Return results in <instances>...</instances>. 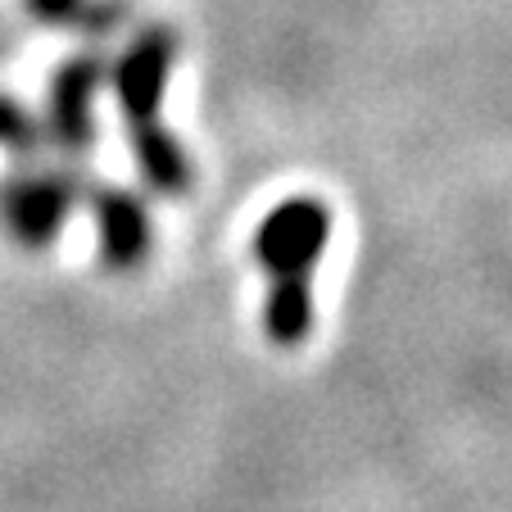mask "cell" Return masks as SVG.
I'll list each match as a JSON object with an SVG mask.
<instances>
[{
	"label": "cell",
	"mask_w": 512,
	"mask_h": 512,
	"mask_svg": "<svg viewBox=\"0 0 512 512\" xmlns=\"http://www.w3.org/2000/svg\"><path fill=\"white\" fill-rule=\"evenodd\" d=\"M109 78V64L96 50H78L55 68L46 96V141L64 155H87L96 145V96Z\"/></svg>",
	"instance_id": "277c9868"
},
{
	"label": "cell",
	"mask_w": 512,
	"mask_h": 512,
	"mask_svg": "<svg viewBox=\"0 0 512 512\" xmlns=\"http://www.w3.org/2000/svg\"><path fill=\"white\" fill-rule=\"evenodd\" d=\"M32 19L46 28H68V32H114L123 10L118 5H96V0H23Z\"/></svg>",
	"instance_id": "8992f818"
},
{
	"label": "cell",
	"mask_w": 512,
	"mask_h": 512,
	"mask_svg": "<svg viewBox=\"0 0 512 512\" xmlns=\"http://www.w3.org/2000/svg\"><path fill=\"white\" fill-rule=\"evenodd\" d=\"M82 186L68 168H23L0 182V223L23 250H50L64 232Z\"/></svg>",
	"instance_id": "3957f363"
},
{
	"label": "cell",
	"mask_w": 512,
	"mask_h": 512,
	"mask_svg": "<svg viewBox=\"0 0 512 512\" xmlns=\"http://www.w3.org/2000/svg\"><path fill=\"white\" fill-rule=\"evenodd\" d=\"M177 64V37L164 23H145L127 50L109 64L118 109L127 123L136 168L155 195H186L195 182V168L186 145L164 127V91Z\"/></svg>",
	"instance_id": "7a4b0ae2"
},
{
	"label": "cell",
	"mask_w": 512,
	"mask_h": 512,
	"mask_svg": "<svg viewBox=\"0 0 512 512\" xmlns=\"http://www.w3.org/2000/svg\"><path fill=\"white\" fill-rule=\"evenodd\" d=\"M331 245V204L318 195H290L254 227V259L268 272L263 336L277 349H295L313 331V268Z\"/></svg>",
	"instance_id": "6da1fadb"
},
{
	"label": "cell",
	"mask_w": 512,
	"mask_h": 512,
	"mask_svg": "<svg viewBox=\"0 0 512 512\" xmlns=\"http://www.w3.org/2000/svg\"><path fill=\"white\" fill-rule=\"evenodd\" d=\"M41 145H46V127L14 96H0V150H10V155H19V159H32V155H41Z\"/></svg>",
	"instance_id": "52a82bcc"
},
{
	"label": "cell",
	"mask_w": 512,
	"mask_h": 512,
	"mask_svg": "<svg viewBox=\"0 0 512 512\" xmlns=\"http://www.w3.org/2000/svg\"><path fill=\"white\" fill-rule=\"evenodd\" d=\"M91 218H96L100 263L114 272H136L155 250V218L150 204L127 186H96L91 191Z\"/></svg>",
	"instance_id": "5b68a950"
}]
</instances>
